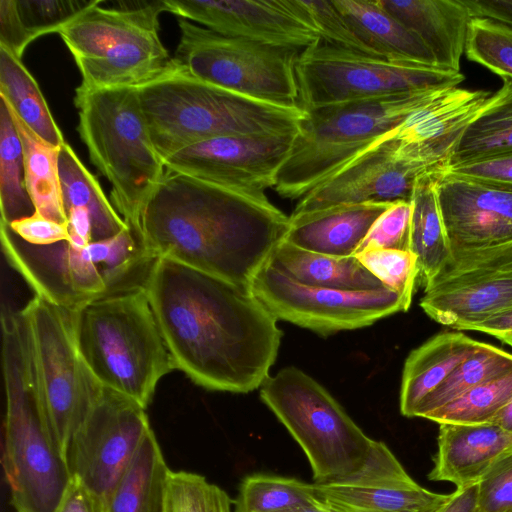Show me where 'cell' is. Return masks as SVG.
Wrapping results in <instances>:
<instances>
[{"mask_svg":"<svg viewBox=\"0 0 512 512\" xmlns=\"http://www.w3.org/2000/svg\"><path fill=\"white\" fill-rule=\"evenodd\" d=\"M143 287L175 369L195 384L248 393L269 377L282 331L250 290L164 258Z\"/></svg>","mask_w":512,"mask_h":512,"instance_id":"obj_1","label":"cell"},{"mask_svg":"<svg viewBox=\"0 0 512 512\" xmlns=\"http://www.w3.org/2000/svg\"><path fill=\"white\" fill-rule=\"evenodd\" d=\"M288 228L289 217L268 198L165 171L134 231L154 260L169 259L249 290Z\"/></svg>","mask_w":512,"mask_h":512,"instance_id":"obj_2","label":"cell"},{"mask_svg":"<svg viewBox=\"0 0 512 512\" xmlns=\"http://www.w3.org/2000/svg\"><path fill=\"white\" fill-rule=\"evenodd\" d=\"M2 464L16 512H55L71 475L47 417L24 307L2 313Z\"/></svg>","mask_w":512,"mask_h":512,"instance_id":"obj_3","label":"cell"},{"mask_svg":"<svg viewBox=\"0 0 512 512\" xmlns=\"http://www.w3.org/2000/svg\"><path fill=\"white\" fill-rule=\"evenodd\" d=\"M137 90L162 160L215 137L296 134L306 116L300 107L267 103L205 82L175 62Z\"/></svg>","mask_w":512,"mask_h":512,"instance_id":"obj_4","label":"cell"},{"mask_svg":"<svg viewBox=\"0 0 512 512\" xmlns=\"http://www.w3.org/2000/svg\"><path fill=\"white\" fill-rule=\"evenodd\" d=\"M78 352L97 382L147 408L175 369L143 286L69 311Z\"/></svg>","mask_w":512,"mask_h":512,"instance_id":"obj_5","label":"cell"},{"mask_svg":"<svg viewBox=\"0 0 512 512\" xmlns=\"http://www.w3.org/2000/svg\"><path fill=\"white\" fill-rule=\"evenodd\" d=\"M3 252L35 295L68 311L144 285L154 259L128 225L116 236L80 245H33L1 223Z\"/></svg>","mask_w":512,"mask_h":512,"instance_id":"obj_6","label":"cell"},{"mask_svg":"<svg viewBox=\"0 0 512 512\" xmlns=\"http://www.w3.org/2000/svg\"><path fill=\"white\" fill-rule=\"evenodd\" d=\"M444 90L354 100L305 110L306 116L277 173L273 190L283 198L301 199Z\"/></svg>","mask_w":512,"mask_h":512,"instance_id":"obj_7","label":"cell"},{"mask_svg":"<svg viewBox=\"0 0 512 512\" xmlns=\"http://www.w3.org/2000/svg\"><path fill=\"white\" fill-rule=\"evenodd\" d=\"M104 3L94 0L57 31L81 74L77 89L139 87L173 67L159 34L164 0Z\"/></svg>","mask_w":512,"mask_h":512,"instance_id":"obj_8","label":"cell"},{"mask_svg":"<svg viewBox=\"0 0 512 512\" xmlns=\"http://www.w3.org/2000/svg\"><path fill=\"white\" fill-rule=\"evenodd\" d=\"M78 132L91 162L112 185L111 199L135 230L140 212L165 174L137 87L76 89Z\"/></svg>","mask_w":512,"mask_h":512,"instance_id":"obj_9","label":"cell"},{"mask_svg":"<svg viewBox=\"0 0 512 512\" xmlns=\"http://www.w3.org/2000/svg\"><path fill=\"white\" fill-rule=\"evenodd\" d=\"M260 397L303 449L315 483L349 475L366 461L373 439L302 370L290 366L269 376Z\"/></svg>","mask_w":512,"mask_h":512,"instance_id":"obj_10","label":"cell"},{"mask_svg":"<svg viewBox=\"0 0 512 512\" xmlns=\"http://www.w3.org/2000/svg\"><path fill=\"white\" fill-rule=\"evenodd\" d=\"M177 22L173 60L189 74L267 103L300 107L296 62L301 51L224 36L183 18Z\"/></svg>","mask_w":512,"mask_h":512,"instance_id":"obj_11","label":"cell"},{"mask_svg":"<svg viewBox=\"0 0 512 512\" xmlns=\"http://www.w3.org/2000/svg\"><path fill=\"white\" fill-rule=\"evenodd\" d=\"M303 110L336 103L458 87L460 72L347 50L322 40L304 49L296 62Z\"/></svg>","mask_w":512,"mask_h":512,"instance_id":"obj_12","label":"cell"},{"mask_svg":"<svg viewBox=\"0 0 512 512\" xmlns=\"http://www.w3.org/2000/svg\"><path fill=\"white\" fill-rule=\"evenodd\" d=\"M49 424L66 460L70 442L101 387L84 364L69 311L35 295L25 306Z\"/></svg>","mask_w":512,"mask_h":512,"instance_id":"obj_13","label":"cell"},{"mask_svg":"<svg viewBox=\"0 0 512 512\" xmlns=\"http://www.w3.org/2000/svg\"><path fill=\"white\" fill-rule=\"evenodd\" d=\"M250 292L276 319L322 335L369 326L411 302L388 288L347 291L301 284L268 261L255 275Z\"/></svg>","mask_w":512,"mask_h":512,"instance_id":"obj_14","label":"cell"},{"mask_svg":"<svg viewBox=\"0 0 512 512\" xmlns=\"http://www.w3.org/2000/svg\"><path fill=\"white\" fill-rule=\"evenodd\" d=\"M146 408L101 385L66 453L71 477L107 502L147 433Z\"/></svg>","mask_w":512,"mask_h":512,"instance_id":"obj_15","label":"cell"},{"mask_svg":"<svg viewBox=\"0 0 512 512\" xmlns=\"http://www.w3.org/2000/svg\"><path fill=\"white\" fill-rule=\"evenodd\" d=\"M296 134L210 138L174 152L163 163L166 171L264 199Z\"/></svg>","mask_w":512,"mask_h":512,"instance_id":"obj_16","label":"cell"},{"mask_svg":"<svg viewBox=\"0 0 512 512\" xmlns=\"http://www.w3.org/2000/svg\"><path fill=\"white\" fill-rule=\"evenodd\" d=\"M313 484L314 503L325 512H437L450 498L420 486L376 440L357 471Z\"/></svg>","mask_w":512,"mask_h":512,"instance_id":"obj_17","label":"cell"},{"mask_svg":"<svg viewBox=\"0 0 512 512\" xmlns=\"http://www.w3.org/2000/svg\"><path fill=\"white\" fill-rule=\"evenodd\" d=\"M166 12L218 34L303 51L321 40L301 0H164Z\"/></svg>","mask_w":512,"mask_h":512,"instance_id":"obj_18","label":"cell"},{"mask_svg":"<svg viewBox=\"0 0 512 512\" xmlns=\"http://www.w3.org/2000/svg\"><path fill=\"white\" fill-rule=\"evenodd\" d=\"M491 95L485 90L446 89L384 137L391 140L399 159L429 172L443 171Z\"/></svg>","mask_w":512,"mask_h":512,"instance_id":"obj_19","label":"cell"},{"mask_svg":"<svg viewBox=\"0 0 512 512\" xmlns=\"http://www.w3.org/2000/svg\"><path fill=\"white\" fill-rule=\"evenodd\" d=\"M428 172L399 159L391 140L383 136L299 199L292 214L340 204L410 201L417 179Z\"/></svg>","mask_w":512,"mask_h":512,"instance_id":"obj_20","label":"cell"},{"mask_svg":"<svg viewBox=\"0 0 512 512\" xmlns=\"http://www.w3.org/2000/svg\"><path fill=\"white\" fill-rule=\"evenodd\" d=\"M437 193L453 254L512 242V190L443 170Z\"/></svg>","mask_w":512,"mask_h":512,"instance_id":"obj_21","label":"cell"},{"mask_svg":"<svg viewBox=\"0 0 512 512\" xmlns=\"http://www.w3.org/2000/svg\"><path fill=\"white\" fill-rule=\"evenodd\" d=\"M512 452V432L493 423H440L432 481L457 488L477 485L488 470Z\"/></svg>","mask_w":512,"mask_h":512,"instance_id":"obj_22","label":"cell"},{"mask_svg":"<svg viewBox=\"0 0 512 512\" xmlns=\"http://www.w3.org/2000/svg\"><path fill=\"white\" fill-rule=\"evenodd\" d=\"M420 306L437 323L463 331L512 307V272L457 277L424 290Z\"/></svg>","mask_w":512,"mask_h":512,"instance_id":"obj_23","label":"cell"},{"mask_svg":"<svg viewBox=\"0 0 512 512\" xmlns=\"http://www.w3.org/2000/svg\"><path fill=\"white\" fill-rule=\"evenodd\" d=\"M393 203L340 204L292 214L284 240L325 255L354 256L373 224Z\"/></svg>","mask_w":512,"mask_h":512,"instance_id":"obj_24","label":"cell"},{"mask_svg":"<svg viewBox=\"0 0 512 512\" xmlns=\"http://www.w3.org/2000/svg\"><path fill=\"white\" fill-rule=\"evenodd\" d=\"M414 32L438 67L460 72L472 16L463 0H378Z\"/></svg>","mask_w":512,"mask_h":512,"instance_id":"obj_25","label":"cell"},{"mask_svg":"<svg viewBox=\"0 0 512 512\" xmlns=\"http://www.w3.org/2000/svg\"><path fill=\"white\" fill-rule=\"evenodd\" d=\"M333 2L371 55L391 62L438 67L421 39L378 0Z\"/></svg>","mask_w":512,"mask_h":512,"instance_id":"obj_26","label":"cell"},{"mask_svg":"<svg viewBox=\"0 0 512 512\" xmlns=\"http://www.w3.org/2000/svg\"><path fill=\"white\" fill-rule=\"evenodd\" d=\"M483 342L462 332L439 333L408 355L402 374L400 411L414 417L419 405Z\"/></svg>","mask_w":512,"mask_h":512,"instance_id":"obj_27","label":"cell"},{"mask_svg":"<svg viewBox=\"0 0 512 512\" xmlns=\"http://www.w3.org/2000/svg\"><path fill=\"white\" fill-rule=\"evenodd\" d=\"M420 176L414 186L411 206L410 250L417 258L418 279L431 287L448 269L453 252L446 233L437 193L438 173Z\"/></svg>","mask_w":512,"mask_h":512,"instance_id":"obj_28","label":"cell"},{"mask_svg":"<svg viewBox=\"0 0 512 512\" xmlns=\"http://www.w3.org/2000/svg\"><path fill=\"white\" fill-rule=\"evenodd\" d=\"M269 262L304 285L347 291L385 287L356 256L325 255L296 247L285 240L275 248Z\"/></svg>","mask_w":512,"mask_h":512,"instance_id":"obj_29","label":"cell"},{"mask_svg":"<svg viewBox=\"0 0 512 512\" xmlns=\"http://www.w3.org/2000/svg\"><path fill=\"white\" fill-rule=\"evenodd\" d=\"M94 0H0V46L21 59L40 36L57 31Z\"/></svg>","mask_w":512,"mask_h":512,"instance_id":"obj_30","label":"cell"},{"mask_svg":"<svg viewBox=\"0 0 512 512\" xmlns=\"http://www.w3.org/2000/svg\"><path fill=\"white\" fill-rule=\"evenodd\" d=\"M169 471L151 429L116 484L109 512H164Z\"/></svg>","mask_w":512,"mask_h":512,"instance_id":"obj_31","label":"cell"},{"mask_svg":"<svg viewBox=\"0 0 512 512\" xmlns=\"http://www.w3.org/2000/svg\"><path fill=\"white\" fill-rule=\"evenodd\" d=\"M1 99L7 106L21 141L26 188L36 212L56 222L68 223L59 177L61 146H55L40 138Z\"/></svg>","mask_w":512,"mask_h":512,"instance_id":"obj_32","label":"cell"},{"mask_svg":"<svg viewBox=\"0 0 512 512\" xmlns=\"http://www.w3.org/2000/svg\"><path fill=\"white\" fill-rule=\"evenodd\" d=\"M59 177L65 212L73 208L88 211L93 241L112 238L128 226L104 194L97 178L67 142L60 148Z\"/></svg>","mask_w":512,"mask_h":512,"instance_id":"obj_33","label":"cell"},{"mask_svg":"<svg viewBox=\"0 0 512 512\" xmlns=\"http://www.w3.org/2000/svg\"><path fill=\"white\" fill-rule=\"evenodd\" d=\"M0 97L40 138L55 146L66 143L35 78L21 59L1 46Z\"/></svg>","mask_w":512,"mask_h":512,"instance_id":"obj_34","label":"cell"},{"mask_svg":"<svg viewBox=\"0 0 512 512\" xmlns=\"http://www.w3.org/2000/svg\"><path fill=\"white\" fill-rule=\"evenodd\" d=\"M501 79L500 89L468 126L449 165L512 151V77Z\"/></svg>","mask_w":512,"mask_h":512,"instance_id":"obj_35","label":"cell"},{"mask_svg":"<svg viewBox=\"0 0 512 512\" xmlns=\"http://www.w3.org/2000/svg\"><path fill=\"white\" fill-rule=\"evenodd\" d=\"M512 371V354L484 343L459 364L446 380L419 405L414 417H427L473 388Z\"/></svg>","mask_w":512,"mask_h":512,"instance_id":"obj_36","label":"cell"},{"mask_svg":"<svg viewBox=\"0 0 512 512\" xmlns=\"http://www.w3.org/2000/svg\"><path fill=\"white\" fill-rule=\"evenodd\" d=\"M0 210L1 223L6 225L36 212L26 188L21 141L2 99L0 101Z\"/></svg>","mask_w":512,"mask_h":512,"instance_id":"obj_37","label":"cell"},{"mask_svg":"<svg viewBox=\"0 0 512 512\" xmlns=\"http://www.w3.org/2000/svg\"><path fill=\"white\" fill-rule=\"evenodd\" d=\"M314 501L313 483L277 475L253 474L242 480L233 504L235 512H285Z\"/></svg>","mask_w":512,"mask_h":512,"instance_id":"obj_38","label":"cell"},{"mask_svg":"<svg viewBox=\"0 0 512 512\" xmlns=\"http://www.w3.org/2000/svg\"><path fill=\"white\" fill-rule=\"evenodd\" d=\"M512 400V371L481 384L430 414L427 419L440 423H490Z\"/></svg>","mask_w":512,"mask_h":512,"instance_id":"obj_39","label":"cell"},{"mask_svg":"<svg viewBox=\"0 0 512 512\" xmlns=\"http://www.w3.org/2000/svg\"><path fill=\"white\" fill-rule=\"evenodd\" d=\"M233 500L202 475L169 471L164 512H232Z\"/></svg>","mask_w":512,"mask_h":512,"instance_id":"obj_40","label":"cell"},{"mask_svg":"<svg viewBox=\"0 0 512 512\" xmlns=\"http://www.w3.org/2000/svg\"><path fill=\"white\" fill-rule=\"evenodd\" d=\"M465 53L470 61L500 77H512V27L490 19L472 18Z\"/></svg>","mask_w":512,"mask_h":512,"instance_id":"obj_41","label":"cell"},{"mask_svg":"<svg viewBox=\"0 0 512 512\" xmlns=\"http://www.w3.org/2000/svg\"><path fill=\"white\" fill-rule=\"evenodd\" d=\"M354 256L389 290L412 302L419 277L417 258L411 251L370 248Z\"/></svg>","mask_w":512,"mask_h":512,"instance_id":"obj_42","label":"cell"},{"mask_svg":"<svg viewBox=\"0 0 512 512\" xmlns=\"http://www.w3.org/2000/svg\"><path fill=\"white\" fill-rule=\"evenodd\" d=\"M411 216L410 201L394 202L373 224L356 253L370 248L411 251Z\"/></svg>","mask_w":512,"mask_h":512,"instance_id":"obj_43","label":"cell"},{"mask_svg":"<svg viewBox=\"0 0 512 512\" xmlns=\"http://www.w3.org/2000/svg\"><path fill=\"white\" fill-rule=\"evenodd\" d=\"M301 4L319 31L322 41L339 48L371 55L333 0H301Z\"/></svg>","mask_w":512,"mask_h":512,"instance_id":"obj_44","label":"cell"},{"mask_svg":"<svg viewBox=\"0 0 512 512\" xmlns=\"http://www.w3.org/2000/svg\"><path fill=\"white\" fill-rule=\"evenodd\" d=\"M505 272H512V242L453 254L451 265L436 282Z\"/></svg>","mask_w":512,"mask_h":512,"instance_id":"obj_45","label":"cell"},{"mask_svg":"<svg viewBox=\"0 0 512 512\" xmlns=\"http://www.w3.org/2000/svg\"><path fill=\"white\" fill-rule=\"evenodd\" d=\"M512 508V452L496 462L478 483L477 510L500 512Z\"/></svg>","mask_w":512,"mask_h":512,"instance_id":"obj_46","label":"cell"},{"mask_svg":"<svg viewBox=\"0 0 512 512\" xmlns=\"http://www.w3.org/2000/svg\"><path fill=\"white\" fill-rule=\"evenodd\" d=\"M444 171L512 190V151L451 164Z\"/></svg>","mask_w":512,"mask_h":512,"instance_id":"obj_47","label":"cell"},{"mask_svg":"<svg viewBox=\"0 0 512 512\" xmlns=\"http://www.w3.org/2000/svg\"><path fill=\"white\" fill-rule=\"evenodd\" d=\"M8 226L22 240L33 245H50L70 239L68 223L56 222L37 212Z\"/></svg>","mask_w":512,"mask_h":512,"instance_id":"obj_48","label":"cell"},{"mask_svg":"<svg viewBox=\"0 0 512 512\" xmlns=\"http://www.w3.org/2000/svg\"><path fill=\"white\" fill-rule=\"evenodd\" d=\"M55 512H109V507L104 498L72 477Z\"/></svg>","mask_w":512,"mask_h":512,"instance_id":"obj_49","label":"cell"},{"mask_svg":"<svg viewBox=\"0 0 512 512\" xmlns=\"http://www.w3.org/2000/svg\"><path fill=\"white\" fill-rule=\"evenodd\" d=\"M472 18L490 19L512 27V0H463Z\"/></svg>","mask_w":512,"mask_h":512,"instance_id":"obj_50","label":"cell"},{"mask_svg":"<svg viewBox=\"0 0 512 512\" xmlns=\"http://www.w3.org/2000/svg\"><path fill=\"white\" fill-rule=\"evenodd\" d=\"M469 330L492 335L498 340L512 336V307L472 325Z\"/></svg>","mask_w":512,"mask_h":512,"instance_id":"obj_51","label":"cell"},{"mask_svg":"<svg viewBox=\"0 0 512 512\" xmlns=\"http://www.w3.org/2000/svg\"><path fill=\"white\" fill-rule=\"evenodd\" d=\"M478 484L457 488L437 512H476Z\"/></svg>","mask_w":512,"mask_h":512,"instance_id":"obj_52","label":"cell"},{"mask_svg":"<svg viewBox=\"0 0 512 512\" xmlns=\"http://www.w3.org/2000/svg\"><path fill=\"white\" fill-rule=\"evenodd\" d=\"M490 423L512 432V400L496 414Z\"/></svg>","mask_w":512,"mask_h":512,"instance_id":"obj_53","label":"cell"},{"mask_svg":"<svg viewBox=\"0 0 512 512\" xmlns=\"http://www.w3.org/2000/svg\"><path fill=\"white\" fill-rule=\"evenodd\" d=\"M285 512H325L321 507L315 503L298 506Z\"/></svg>","mask_w":512,"mask_h":512,"instance_id":"obj_54","label":"cell"},{"mask_svg":"<svg viewBox=\"0 0 512 512\" xmlns=\"http://www.w3.org/2000/svg\"><path fill=\"white\" fill-rule=\"evenodd\" d=\"M500 341L512 347V336L504 337Z\"/></svg>","mask_w":512,"mask_h":512,"instance_id":"obj_55","label":"cell"},{"mask_svg":"<svg viewBox=\"0 0 512 512\" xmlns=\"http://www.w3.org/2000/svg\"><path fill=\"white\" fill-rule=\"evenodd\" d=\"M476 512H481V511H478V510H477ZM500 512H512V508H508V509L503 510V511H500Z\"/></svg>","mask_w":512,"mask_h":512,"instance_id":"obj_56","label":"cell"}]
</instances>
